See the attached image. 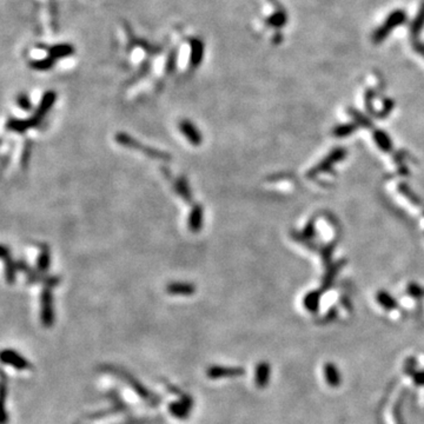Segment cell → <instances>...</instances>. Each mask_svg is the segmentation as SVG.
Wrapping results in <instances>:
<instances>
[{
	"label": "cell",
	"mask_w": 424,
	"mask_h": 424,
	"mask_svg": "<svg viewBox=\"0 0 424 424\" xmlns=\"http://www.w3.org/2000/svg\"><path fill=\"white\" fill-rule=\"evenodd\" d=\"M100 370L107 372V374H112L114 376H117L118 378H120L122 381L125 382L130 388L133 389V391H135L140 398H143V400L148 402V403L157 404L159 403V401H161L157 395L152 393L151 390H149V389L146 388L145 385L139 381V379H137L131 372L125 370V369L119 368V366H116V365L105 364L101 366Z\"/></svg>",
	"instance_id": "1"
},
{
	"label": "cell",
	"mask_w": 424,
	"mask_h": 424,
	"mask_svg": "<svg viewBox=\"0 0 424 424\" xmlns=\"http://www.w3.org/2000/svg\"><path fill=\"white\" fill-rule=\"evenodd\" d=\"M114 138H116V142L119 145H122L126 149L138 150L139 152H142V154H144L145 156H148V157H150V158H154V159H157V161H163V162H170L171 161V155H169V154H167V152L162 151V150H158L156 148H151V146H146L144 144H142L139 140H137L136 138H133V137L127 135V133H125V132H118Z\"/></svg>",
	"instance_id": "2"
},
{
	"label": "cell",
	"mask_w": 424,
	"mask_h": 424,
	"mask_svg": "<svg viewBox=\"0 0 424 424\" xmlns=\"http://www.w3.org/2000/svg\"><path fill=\"white\" fill-rule=\"evenodd\" d=\"M406 21L407 13L404 11L396 9V11L391 12V13L389 14V17L385 19L384 23L374 32V34H372V41H374L375 44L383 43L389 37V34L394 31V28L401 26V25H403Z\"/></svg>",
	"instance_id": "3"
},
{
	"label": "cell",
	"mask_w": 424,
	"mask_h": 424,
	"mask_svg": "<svg viewBox=\"0 0 424 424\" xmlns=\"http://www.w3.org/2000/svg\"><path fill=\"white\" fill-rule=\"evenodd\" d=\"M40 321L45 328H51L54 324V307L52 288L44 286L40 293Z\"/></svg>",
	"instance_id": "4"
},
{
	"label": "cell",
	"mask_w": 424,
	"mask_h": 424,
	"mask_svg": "<svg viewBox=\"0 0 424 424\" xmlns=\"http://www.w3.org/2000/svg\"><path fill=\"white\" fill-rule=\"evenodd\" d=\"M1 362L2 364L12 366L15 370L19 371H25V370H32L31 362L27 361L25 357L15 351L13 349H4L1 351Z\"/></svg>",
	"instance_id": "5"
},
{
	"label": "cell",
	"mask_w": 424,
	"mask_h": 424,
	"mask_svg": "<svg viewBox=\"0 0 424 424\" xmlns=\"http://www.w3.org/2000/svg\"><path fill=\"white\" fill-rule=\"evenodd\" d=\"M193 409V400L190 395H183L180 400L169 404V413L177 420H187Z\"/></svg>",
	"instance_id": "6"
},
{
	"label": "cell",
	"mask_w": 424,
	"mask_h": 424,
	"mask_svg": "<svg viewBox=\"0 0 424 424\" xmlns=\"http://www.w3.org/2000/svg\"><path fill=\"white\" fill-rule=\"evenodd\" d=\"M244 369L241 366H225V365H210L205 374L210 379L235 378L244 375Z\"/></svg>",
	"instance_id": "7"
},
{
	"label": "cell",
	"mask_w": 424,
	"mask_h": 424,
	"mask_svg": "<svg viewBox=\"0 0 424 424\" xmlns=\"http://www.w3.org/2000/svg\"><path fill=\"white\" fill-rule=\"evenodd\" d=\"M40 124L41 123L34 116H32L31 118H27V119H17V118H11V119H8L7 124H6V129L11 132L23 135V133L28 131V130L38 127Z\"/></svg>",
	"instance_id": "8"
},
{
	"label": "cell",
	"mask_w": 424,
	"mask_h": 424,
	"mask_svg": "<svg viewBox=\"0 0 424 424\" xmlns=\"http://www.w3.org/2000/svg\"><path fill=\"white\" fill-rule=\"evenodd\" d=\"M179 130L187 142L193 146H199L203 143V136L197 126L189 119H183L179 122Z\"/></svg>",
	"instance_id": "9"
},
{
	"label": "cell",
	"mask_w": 424,
	"mask_h": 424,
	"mask_svg": "<svg viewBox=\"0 0 424 424\" xmlns=\"http://www.w3.org/2000/svg\"><path fill=\"white\" fill-rule=\"evenodd\" d=\"M1 258L5 263V277L8 284H14L15 279H17V272L19 271L17 260L12 258L11 250L2 245L1 247Z\"/></svg>",
	"instance_id": "10"
},
{
	"label": "cell",
	"mask_w": 424,
	"mask_h": 424,
	"mask_svg": "<svg viewBox=\"0 0 424 424\" xmlns=\"http://www.w3.org/2000/svg\"><path fill=\"white\" fill-rule=\"evenodd\" d=\"M204 223V209L202 204H194L189 213L187 228L192 234H198L202 231Z\"/></svg>",
	"instance_id": "11"
},
{
	"label": "cell",
	"mask_w": 424,
	"mask_h": 424,
	"mask_svg": "<svg viewBox=\"0 0 424 424\" xmlns=\"http://www.w3.org/2000/svg\"><path fill=\"white\" fill-rule=\"evenodd\" d=\"M57 100V93L54 91H46L45 93L43 94V97H41L40 103L38 105L36 112H34L33 116L37 118L38 120L41 123L43 122V119L45 118V116L47 113L50 112L51 108L53 107L54 103H56Z\"/></svg>",
	"instance_id": "12"
},
{
	"label": "cell",
	"mask_w": 424,
	"mask_h": 424,
	"mask_svg": "<svg viewBox=\"0 0 424 424\" xmlns=\"http://www.w3.org/2000/svg\"><path fill=\"white\" fill-rule=\"evenodd\" d=\"M167 292L171 296H192L196 293V285L189 282H172L167 285Z\"/></svg>",
	"instance_id": "13"
},
{
	"label": "cell",
	"mask_w": 424,
	"mask_h": 424,
	"mask_svg": "<svg viewBox=\"0 0 424 424\" xmlns=\"http://www.w3.org/2000/svg\"><path fill=\"white\" fill-rule=\"evenodd\" d=\"M173 187L178 196L180 197L184 202L187 204H192L193 202V194L191 191L189 180L186 179L185 176H179L173 180Z\"/></svg>",
	"instance_id": "14"
},
{
	"label": "cell",
	"mask_w": 424,
	"mask_h": 424,
	"mask_svg": "<svg viewBox=\"0 0 424 424\" xmlns=\"http://www.w3.org/2000/svg\"><path fill=\"white\" fill-rule=\"evenodd\" d=\"M190 65L192 68H198V66L203 62L204 57V43L200 39H194L190 40Z\"/></svg>",
	"instance_id": "15"
},
{
	"label": "cell",
	"mask_w": 424,
	"mask_h": 424,
	"mask_svg": "<svg viewBox=\"0 0 424 424\" xmlns=\"http://www.w3.org/2000/svg\"><path fill=\"white\" fill-rule=\"evenodd\" d=\"M51 267V251L47 244L39 245V254L37 257V270L46 275Z\"/></svg>",
	"instance_id": "16"
},
{
	"label": "cell",
	"mask_w": 424,
	"mask_h": 424,
	"mask_svg": "<svg viewBox=\"0 0 424 424\" xmlns=\"http://www.w3.org/2000/svg\"><path fill=\"white\" fill-rule=\"evenodd\" d=\"M271 369L270 364L266 362L258 363L256 366V372H254V382L258 388H265L270 381Z\"/></svg>",
	"instance_id": "17"
},
{
	"label": "cell",
	"mask_w": 424,
	"mask_h": 424,
	"mask_svg": "<svg viewBox=\"0 0 424 424\" xmlns=\"http://www.w3.org/2000/svg\"><path fill=\"white\" fill-rule=\"evenodd\" d=\"M47 53H49V56L52 57L54 60H57L72 56V54L75 53V49H73V46L70 45V44H58V45L50 47V49L47 50Z\"/></svg>",
	"instance_id": "18"
},
{
	"label": "cell",
	"mask_w": 424,
	"mask_h": 424,
	"mask_svg": "<svg viewBox=\"0 0 424 424\" xmlns=\"http://www.w3.org/2000/svg\"><path fill=\"white\" fill-rule=\"evenodd\" d=\"M288 23V14L284 11V8L279 7L276 12H273L269 18L266 19V25L273 28L284 27Z\"/></svg>",
	"instance_id": "19"
},
{
	"label": "cell",
	"mask_w": 424,
	"mask_h": 424,
	"mask_svg": "<svg viewBox=\"0 0 424 424\" xmlns=\"http://www.w3.org/2000/svg\"><path fill=\"white\" fill-rule=\"evenodd\" d=\"M423 28H424V2L421 5L415 19H414V21L411 23V26H410L411 37L413 38L419 37L421 32L423 31Z\"/></svg>",
	"instance_id": "20"
},
{
	"label": "cell",
	"mask_w": 424,
	"mask_h": 424,
	"mask_svg": "<svg viewBox=\"0 0 424 424\" xmlns=\"http://www.w3.org/2000/svg\"><path fill=\"white\" fill-rule=\"evenodd\" d=\"M324 375L325 379L330 385L333 387H337L340 383V377L339 372L337 370V368L335 366L333 363H327L324 366Z\"/></svg>",
	"instance_id": "21"
},
{
	"label": "cell",
	"mask_w": 424,
	"mask_h": 424,
	"mask_svg": "<svg viewBox=\"0 0 424 424\" xmlns=\"http://www.w3.org/2000/svg\"><path fill=\"white\" fill-rule=\"evenodd\" d=\"M54 60L52 57L47 56L45 58H40V59H34L30 62V66L31 69L36 70V71H49L53 68L54 65Z\"/></svg>",
	"instance_id": "22"
},
{
	"label": "cell",
	"mask_w": 424,
	"mask_h": 424,
	"mask_svg": "<svg viewBox=\"0 0 424 424\" xmlns=\"http://www.w3.org/2000/svg\"><path fill=\"white\" fill-rule=\"evenodd\" d=\"M32 154V143L31 140H26L24 146V151L21 154V159H20V165L23 169H26L30 164V158Z\"/></svg>",
	"instance_id": "23"
},
{
	"label": "cell",
	"mask_w": 424,
	"mask_h": 424,
	"mask_svg": "<svg viewBox=\"0 0 424 424\" xmlns=\"http://www.w3.org/2000/svg\"><path fill=\"white\" fill-rule=\"evenodd\" d=\"M17 105L21 108L23 111H30L32 110V103L30 97L26 93H20L17 97Z\"/></svg>",
	"instance_id": "24"
},
{
	"label": "cell",
	"mask_w": 424,
	"mask_h": 424,
	"mask_svg": "<svg viewBox=\"0 0 424 424\" xmlns=\"http://www.w3.org/2000/svg\"><path fill=\"white\" fill-rule=\"evenodd\" d=\"M176 65H177V54H176V51L172 50L171 52L169 53L165 70H167L168 73H172L174 70H176Z\"/></svg>",
	"instance_id": "25"
},
{
	"label": "cell",
	"mask_w": 424,
	"mask_h": 424,
	"mask_svg": "<svg viewBox=\"0 0 424 424\" xmlns=\"http://www.w3.org/2000/svg\"><path fill=\"white\" fill-rule=\"evenodd\" d=\"M414 50L416 51L417 53H420L421 56L424 58V43H421V41H416L415 44H414Z\"/></svg>",
	"instance_id": "26"
},
{
	"label": "cell",
	"mask_w": 424,
	"mask_h": 424,
	"mask_svg": "<svg viewBox=\"0 0 424 424\" xmlns=\"http://www.w3.org/2000/svg\"><path fill=\"white\" fill-rule=\"evenodd\" d=\"M414 378H415L416 383L419 384H424V371L417 372V374L414 376Z\"/></svg>",
	"instance_id": "27"
},
{
	"label": "cell",
	"mask_w": 424,
	"mask_h": 424,
	"mask_svg": "<svg viewBox=\"0 0 424 424\" xmlns=\"http://www.w3.org/2000/svg\"><path fill=\"white\" fill-rule=\"evenodd\" d=\"M282 41H283V36L280 33H276L275 36H273V39H272L273 44H279L282 43Z\"/></svg>",
	"instance_id": "28"
},
{
	"label": "cell",
	"mask_w": 424,
	"mask_h": 424,
	"mask_svg": "<svg viewBox=\"0 0 424 424\" xmlns=\"http://www.w3.org/2000/svg\"><path fill=\"white\" fill-rule=\"evenodd\" d=\"M269 1L271 2V4L272 5H275V6H278V1H277V0H269ZM279 7V6H278Z\"/></svg>",
	"instance_id": "29"
}]
</instances>
